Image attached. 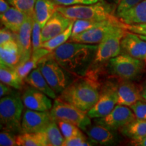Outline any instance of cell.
Returning a JSON list of instances; mask_svg holds the SVG:
<instances>
[{"label":"cell","instance_id":"1","mask_svg":"<svg viewBox=\"0 0 146 146\" xmlns=\"http://www.w3.org/2000/svg\"><path fill=\"white\" fill-rule=\"evenodd\" d=\"M98 44L66 42L52 52L53 57L67 72L76 77H83L92 64Z\"/></svg>","mask_w":146,"mask_h":146},{"label":"cell","instance_id":"2","mask_svg":"<svg viewBox=\"0 0 146 146\" xmlns=\"http://www.w3.org/2000/svg\"><path fill=\"white\" fill-rule=\"evenodd\" d=\"M98 84L92 78H77L60 94L59 98L87 112L99 100Z\"/></svg>","mask_w":146,"mask_h":146},{"label":"cell","instance_id":"3","mask_svg":"<svg viewBox=\"0 0 146 146\" xmlns=\"http://www.w3.org/2000/svg\"><path fill=\"white\" fill-rule=\"evenodd\" d=\"M117 5L111 2L100 0L91 4H76L68 6L58 5L57 10L71 20H104L116 18Z\"/></svg>","mask_w":146,"mask_h":146},{"label":"cell","instance_id":"4","mask_svg":"<svg viewBox=\"0 0 146 146\" xmlns=\"http://www.w3.org/2000/svg\"><path fill=\"white\" fill-rule=\"evenodd\" d=\"M24 105L22 97L17 92L3 97L0 100L1 129L12 133L21 132Z\"/></svg>","mask_w":146,"mask_h":146},{"label":"cell","instance_id":"5","mask_svg":"<svg viewBox=\"0 0 146 146\" xmlns=\"http://www.w3.org/2000/svg\"><path fill=\"white\" fill-rule=\"evenodd\" d=\"M38 68L56 94H60L74 81L72 75L58 64L50 53L40 60Z\"/></svg>","mask_w":146,"mask_h":146},{"label":"cell","instance_id":"6","mask_svg":"<svg viewBox=\"0 0 146 146\" xmlns=\"http://www.w3.org/2000/svg\"><path fill=\"white\" fill-rule=\"evenodd\" d=\"M123 24L121 22L120 25L115 27L98 44L96 56L91 66L99 67L121 53L120 43L127 31L123 27Z\"/></svg>","mask_w":146,"mask_h":146},{"label":"cell","instance_id":"7","mask_svg":"<svg viewBox=\"0 0 146 146\" xmlns=\"http://www.w3.org/2000/svg\"><path fill=\"white\" fill-rule=\"evenodd\" d=\"M146 63L141 60L120 53L109 60L108 65L111 72L122 80L135 81L142 75Z\"/></svg>","mask_w":146,"mask_h":146},{"label":"cell","instance_id":"8","mask_svg":"<svg viewBox=\"0 0 146 146\" xmlns=\"http://www.w3.org/2000/svg\"><path fill=\"white\" fill-rule=\"evenodd\" d=\"M50 114L53 119L70 122L82 130L91 124V118L89 117L87 112L62 100L59 97L54 100Z\"/></svg>","mask_w":146,"mask_h":146},{"label":"cell","instance_id":"9","mask_svg":"<svg viewBox=\"0 0 146 146\" xmlns=\"http://www.w3.org/2000/svg\"><path fill=\"white\" fill-rule=\"evenodd\" d=\"M136 118L131 108L116 104L114 108L106 116L95 118V123L102 125L111 131H115L125 127Z\"/></svg>","mask_w":146,"mask_h":146},{"label":"cell","instance_id":"10","mask_svg":"<svg viewBox=\"0 0 146 146\" xmlns=\"http://www.w3.org/2000/svg\"><path fill=\"white\" fill-rule=\"evenodd\" d=\"M116 86L109 83L100 92L99 100L87 112L89 117L92 118H102L109 114L117 104Z\"/></svg>","mask_w":146,"mask_h":146},{"label":"cell","instance_id":"11","mask_svg":"<svg viewBox=\"0 0 146 146\" xmlns=\"http://www.w3.org/2000/svg\"><path fill=\"white\" fill-rule=\"evenodd\" d=\"M53 120L50 111L33 110L27 108L23 112L21 121V133H37L44 131Z\"/></svg>","mask_w":146,"mask_h":146},{"label":"cell","instance_id":"12","mask_svg":"<svg viewBox=\"0 0 146 146\" xmlns=\"http://www.w3.org/2000/svg\"><path fill=\"white\" fill-rule=\"evenodd\" d=\"M121 53L146 63V40L140 35L126 31L120 43Z\"/></svg>","mask_w":146,"mask_h":146},{"label":"cell","instance_id":"13","mask_svg":"<svg viewBox=\"0 0 146 146\" xmlns=\"http://www.w3.org/2000/svg\"><path fill=\"white\" fill-rule=\"evenodd\" d=\"M21 97L24 105L28 109L46 112L52 108V98L31 86L25 89Z\"/></svg>","mask_w":146,"mask_h":146},{"label":"cell","instance_id":"14","mask_svg":"<svg viewBox=\"0 0 146 146\" xmlns=\"http://www.w3.org/2000/svg\"><path fill=\"white\" fill-rule=\"evenodd\" d=\"M120 23L121 21L118 19L108 25L89 29L86 31L71 36L70 41L87 44H99L107 36V35L112 31L115 27L120 25Z\"/></svg>","mask_w":146,"mask_h":146},{"label":"cell","instance_id":"15","mask_svg":"<svg viewBox=\"0 0 146 146\" xmlns=\"http://www.w3.org/2000/svg\"><path fill=\"white\" fill-rule=\"evenodd\" d=\"M35 18L28 16L16 34V41L18 42L21 52V62L27 61L31 57L33 53L32 32ZM20 62V63H21Z\"/></svg>","mask_w":146,"mask_h":146},{"label":"cell","instance_id":"16","mask_svg":"<svg viewBox=\"0 0 146 146\" xmlns=\"http://www.w3.org/2000/svg\"><path fill=\"white\" fill-rule=\"evenodd\" d=\"M73 21L74 20L66 17L64 15L56 10L41 29L42 42L43 43L48 41L54 36L62 33Z\"/></svg>","mask_w":146,"mask_h":146},{"label":"cell","instance_id":"17","mask_svg":"<svg viewBox=\"0 0 146 146\" xmlns=\"http://www.w3.org/2000/svg\"><path fill=\"white\" fill-rule=\"evenodd\" d=\"M117 104L130 107L139 100H143L140 92V87L132 81L123 80L116 86Z\"/></svg>","mask_w":146,"mask_h":146},{"label":"cell","instance_id":"18","mask_svg":"<svg viewBox=\"0 0 146 146\" xmlns=\"http://www.w3.org/2000/svg\"><path fill=\"white\" fill-rule=\"evenodd\" d=\"M89 139L94 143L103 145H112L115 142V137L112 131L104 126L95 123L89 125L83 129Z\"/></svg>","mask_w":146,"mask_h":146},{"label":"cell","instance_id":"19","mask_svg":"<svg viewBox=\"0 0 146 146\" xmlns=\"http://www.w3.org/2000/svg\"><path fill=\"white\" fill-rule=\"evenodd\" d=\"M21 52L16 40H12L0 45L1 63L15 68L21 62Z\"/></svg>","mask_w":146,"mask_h":146},{"label":"cell","instance_id":"20","mask_svg":"<svg viewBox=\"0 0 146 146\" xmlns=\"http://www.w3.org/2000/svg\"><path fill=\"white\" fill-rule=\"evenodd\" d=\"M27 16L28 15L12 6L4 13L0 14V19L4 27L18 34Z\"/></svg>","mask_w":146,"mask_h":146},{"label":"cell","instance_id":"21","mask_svg":"<svg viewBox=\"0 0 146 146\" xmlns=\"http://www.w3.org/2000/svg\"><path fill=\"white\" fill-rule=\"evenodd\" d=\"M117 18L127 25L146 23V0H142L134 7L118 15Z\"/></svg>","mask_w":146,"mask_h":146},{"label":"cell","instance_id":"22","mask_svg":"<svg viewBox=\"0 0 146 146\" xmlns=\"http://www.w3.org/2000/svg\"><path fill=\"white\" fill-rule=\"evenodd\" d=\"M25 82L29 84L30 86L41 91L52 99L55 100L56 98L57 94L49 85L38 67L33 69L30 72V74L25 78Z\"/></svg>","mask_w":146,"mask_h":146},{"label":"cell","instance_id":"23","mask_svg":"<svg viewBox=\"0 0 146 146\" xmlns=\"http://www.w3.org/2000/svg\"><path fill=\"white\" fill-rule=\"evenodd\" d=\"M50 53L46 49L41 47L38 50L33 51L31 57L28 60L19 63L15 67L16 70L24 81L33 69L37 68L40 60Z\"/></svg>","mask_w":146,"mask_h":146},{"label":"cell","instance_id":"24","mask_svg":"<svg viewBox=\"0 0 146 146\" xmlns=\"http://www.w3.org/2000/svg\"><path fill=\"white\" fill-rule=\"evenodd\" d=\"M57 7L58 5L52 0H36L35 5V18L41 28L57 10Z\"/></svg>","mask_w":146,"mask_h":146},{"label":"cell","instance_id":"25","mask_svg":"<svg viewBox=\"0 0 146 146\" xmlns=\"http://www.w3.org/2000/svg\"><path fill=\"white\" fill-rule=\"evenodd\" d=\"M0 80L12 88L21 89L24 85V80L21 77L16 68L0 63Z\"/></svg>","mask_w":146,"mask_h":146},{"label":"cell","instance_id":"26","mask_svg":"<svg viewBox=\"0 0 146 146\" xmlns=\"http://www.w3.org/2000/svg\"><path fill=\"white\" fill-rule=\"evenodd\" d=\"M120 132L132 141L140 139L146 136V120L136 118L120 129Z\"/></svg>","mask_w":146,"mask_h":146},{"label":"cell","instance_id":"27","mask_svg":"<svg viewBox=\"0 0 146 146\" xmlns=\"http://www.w3.org/2000/svg\"><path fill=\"white\" fill-rule=\"evenodd\" d=\"M18 146H48L44 131L23 133L16 136Z\"/></svg>","mask_w":146,"mask_h":146},{"label":"cell","instance_id":"28","mask_svg":"<svg viewBox=\"0 0 146 146\" xmlns=\"http://www.w3.org/2000/svg\"><path fill=\"white\" fill-rule=\"evenodd\" d=\"M118 18L116 17L113 19L104 20V21H96V20H75L73 24L72 35H75L76 34L81 33L82 32L86 31L89 29L96 28L104 25H108L116 21Z\"/></svg>","mask_w":146,"mask_h":146},{"label":"cell","instance_id":"29","mask_svg":"<svg viewBox=\"0 0 146 146\" xmlns=\"http://www.w3.org/2000/svg\"><path fill=\"white\" fill-rule=\"evenodd\" d=\"M44 133L46 136L48 146L62 145L65 138L54 119H53L50 123L47 126Z\"/></svg>","mask_w":146,"mask_h":146},{"label":"cell","instance_id":"30","mask_svg":"<svg viewBox=\"0 0 146 146\" xmlns=\"http://www.w3.org/2000/svg\"><path fill=\"white\" fill-rule=\"evenodd\" d=\"M74 21L69 25V27L67 28L62 33L58 35L54 36L52 39H49L48 41L43 42L41 45V47L46 49L50 52L51 53L54 52V51L59 47L60 45H62L64 43L70 39L71 35H72V27L73 24H74Z\"/></svg>","mask_w":146,"mask_h":146},{"label":"cell","instance_id":"31","mask_svg":"<svg viewBox=\"0 0 146 146\" xmlns=\"http://www.w3.org/2000/svg\"><path fill=\"white\" fill-rule=\"evenodd\" d=\"M11 6L14 7L27 15L35 18V5L36 0H6Z\"/></svg>","mask_w":146,"mask_h":146},{"label":"cell","instance_id":"32","mask_svg":"<svg viewBox=\"0 0 146 146\" xmlns=\"http://www.w3.org/2000/svg\"><path fill=\"white\" fill-rule=\"evenodd\" d=\"M56 121L65 139H70L84 135L81 129L74 124L60 120H56Z\"/></svg>","mask_w":146,"mask_h":146},{"label":"cell","instance_id":"33","mask_svg":"<svg viewBox=\"0 0 146 146\" xmlns=\"http://www.w3.org/2000/svg\"><path fill=\"white\" fill-rule=\"evenodd\" d=\"M41 27L35 18L32 32L33 51L36 50L41 47V45L43 43L41 39Z\"/></svg>","mask_w":146,"mask_h":146},{"label":"cell","instance_id":"34","mask_svg":"<svg viewBox=\"0 0 146 146\" xmlns=\"http://www.w3.org/2000/svg\"><path fill=\"white\" fill-rule=\"evenodd\" d=\"M94 143L85 135L76 136L70 139H65L62 146H88L94 145Z\"/></svg>","mask_w":146,"mask_h":146},{"label":"cell","instance_id":"35","mask_svg":"<svg viewBox=\"0 0 146 146\" xmlns=\"http://www.w3.org/2000/svg\"><path fill=\"white\" fill-rule=\"evenodd\" d=\"M0 145L16 146V136L11 131L3 130L0 133Z\"/></svg>","mask_w":146,"mask_h":146},{"label":"cell","instance_id":"36","mask_svg":"<svg viewBox=\"0 0 146 146\" xmlns=\"http://www.w3.org/2000/svg\"><path fill=\"white\" fill-rule=\"evenodd\" d=\"M131 109L134 112L137 118L146 120V102L143 100H139L131 105Z\"/></svg>","mask_w":146,"mask_h":146},{"label":"cell","instance_id":"37","mask_svg":"<svg viewBox=\"0 0 146 146\" xmlns=\"http://www.w3.org/2000/svg\"><path fill=\"white\" fill-rule=\"evenodd\" d=\"M141 1L142 0H121L116 7V14H115L116 16L117 17L118 15L134 7Z\"/></svg>","mask_w":146,"mask_h":146},{"label":"cell","instance_id":"38","mask_svg":"<svg viewBox=\"0 0 146 146\" xmlns=\"http://www.w3.org/2000/svg\"><path fill=\"white\" fill-rule=\"evenodd\" d=\"M123 27L129 31L146 36V23L133 24V25H127V24L123 23Z\"/></svg>","mask_w":146,"mask_h":146},{"label":"cell","instance_id":"39","mask_svg":"<svg viewBox=\"0 0 146 146\" xmlns=\"http://www.w3.org/2000/svg\"><path fill=\"white\" fill-rule=\"evenodd\" d=\"M58 5L68 6L76 4H91L89 0H52Z\"/></svg>","mask_w":146,"mask_h":146},{"label":"cell","instance_id":"40","mask_svg":"<svg viewBox=\"0 0 146 146\" xmlns=\"http://www.w3.org/2000/svg\"><path fill=\"white\" fill-rule=\"evenodd\" d=\"M14 34L15 33H14L13 32L5 27L1 29V31H0V45L3 44L5 42L15 40Z\"/></svg>","mask_w":146,"mask_h":146},{"label":"cell","instance_id":"41","mask_svg":"<svg viewBox=\"0 0 146 146\" xmlns=\"http://www.w3.org/2000/svg\"><path fill=\"white\" fill-rule=\"evenodd\" d=\"M12 91H13L11 89L10 86L1 82V83H0V97H1V98L10 94Z\"/></svg>","mask_w":146,"mask_h":146},{"label":"cell","instance_id":"42","mask_svg":"<svg viewBox=\"0 0 146 146\" xmlns=\"http://www.w3.org/2000/svg\"><path fill=\"white\" fill-rule=\"evenodd\" d=\"M10 4L6 0H0V14H3L10 8Z\"/></svg>","mask_w":146,"mask_h":146},{"label":"cell","instance_id":"43","mask_svg":"<svg viewBox=\"0 0 146 146\" xmlns=\"http://www.w3.org/2000/svg\"><path fill=\"white\" fill-rule=\"evenodd\" d=\"M131 143L133 145L137 146H146V136L140 139L139 140H135L131 141Z\"/></svg>","mask_w":146,"mask_h":146},{"label":"cell","instance_id":"44","mask_svg":"<svg viewBox=\"0 0 146 146\" xmlns=\"http://www.w3.org/2000/svg\"><path fill=\"white\" fill-rule=\"evenodd\" d=\"M140 87V92H141V96L144 101L146 102V80L142 83Z\"/></svg>","mask_w":146,"mask_h":146},{"label":"cell","instance_id":"45","mask_svg":"<svg viewBox=\"0 0 146 146\" xmlns=\"http://www.w3.org/2000/svg\"><path fill=\"white\" fill-rule=\"evenodd\" d=\"M108 1L110 2L113 3H114V4H116V5H118V4L120 3V1H121V0H108Z\"/></svg>","mask_w":146,"mask_h":146},{"label":"cell","instance_id":"46","mask_svg":"<svg viewBox=\"0 0 146 146\" xmlns=\"http://www.w3.org/2000/svg\"><path fill=\"white\" fill-rule=\"evenodd\" d=\"M89 1H90L91 3H94L98 2V1H99L100 0H89Z\"/></svg>","mask_w":146,"mask_h":146}]
</instances>
